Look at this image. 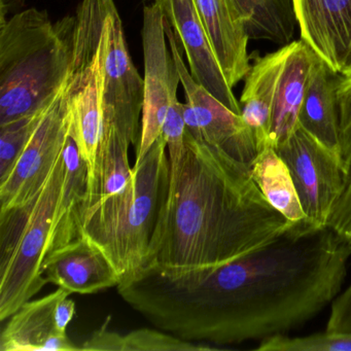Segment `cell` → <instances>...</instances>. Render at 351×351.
Returning a JSON list of instances; mask_svg holds the SVG:
<instances>
[{
  "mask_svg": "<svg viewBox=\"0 0 351 351\" xmlns=\"http://www.w3.org/2000/svg\"><path fill=\"white\" fill-rule=\"evenodd\" d=\"M351 250L307 219L217 268L184 276L138 271L118 293L156 328L191 342L264 340L303 326L342 289Z\"/></svg>",
  "mask_w": 351,
  "mask_h": 351,
  "instance_id": "1",
  "label": "cell"
},
{
  "mask_svg": "<svg viewBox=\"0 0 351 351\" xmlns=\"http://www.w3.org/2000/svg\"><path fill=\"white\" fill-rule=\"evenodd\" d=\"M186 145L141 269L171 278L227 264L293 223L269 203L247 165L186 129Z\"/></svg>",
  "mask_w": 351,
  "mask_h": 351,
  "instance_id": "2",
  "label": "cell"
},
{
  "mask_svg": "<svg viewBox=\"0 0 351 351\" xmlns=\"http://www.w3.org/2000/svg\"><path fill=\"white\" fill-rule=\"evenodd\" d=\"M75 36L77 16L53 23L36 8L0 22V125L54 101L73 71Z\"/></svg>",
  "mask_w": 351,
  "mask_h": 351,
  "instance_id": "3",
  "label": "cell"
},
{
  "mask_svg": "<svg viewBox=\"0 0 351 351\" xmlns=\"http://www.w3.org/2000/svg\"><path fill=\"white\" fill-rule=\"evenodd\" d=\"M169 182V159L162 134L145 157L134 164L124 190L80 207L77 237L93 244L108 258L120 282L145 265Z\"/></svg>",
  "mask_w": 351,
  "mask_h": 351,
  "instance_id": "4",
  "label": "cell"
},
{
  "mask_svg": "<svg viewBox=\"0 0 351 351\" xmlns=\"http://www.w3.org/2000/svg\"><path fill=\"white\" fill-rule=\"evenodd\" d=\"M63 152L38 194L0 211V320L5 322L48 281L43 263L50 252L64 182Z\"/></svg>",
  "mask_w": 351,
  "mask_h": 351,
  "instance_id": "5",
  "label": "cell"
},
{
  "mask_svg": "<svg viewBox=\"0 0 351 351\" xmlns=\"http://www.w3.org/2000/svg\"><path fill=\"white\" fill-rule=\"evenodd\" d=\"M274 149L291 171L308 221L328 227L348 174L340 156L300 126Z\"/></svg>",
  "mask_w": 351,
  "mask_h": 351,
  "instance_id": "6",
  "label": "cell"
},
{
  "mask_svg": "<svg viewBox=\"0 0 351 351\" xmlns=\"http://www.w3.org/2000/svg\"><path fill=\"white\" fill-rule=\"evenodd\" d=\"M165 32L186 94L184 118L186 131L198 141L252 167L258 155V147L241 114L232 112L195 81L184 64L176 32L166 18Z\"/></svg>",
  "mask_w": 351,
  "mask_h": 351,
  "instance_id": "7",
  "label": "cell"
},
{
  "mask_svg": "<svg viewBox=\"0 0 351 351\" xmlns=\"http://www.w3.org/2000/svg\"><path fill=\"white\" fill-rule=\"evenodd\" d=\"M71 121L66 83L45 112L11 171L0 180V211L21 206L38 194L64 149Z\"/></svg>",
  "mask_w": 351,
  "mask_h": 351,
  "instance_id": "8",
  "label": "cell"
},
{
  "mask_svg": "<svg viewBox=\"0 0 351 351\" xmlns=\"http://www.w3.org/2000/svg\"><path fill=\"white\" fill-rule=\"evenodd\" d=\"M141 38L145 58V102L135 163L145 157L161 136L170 104L178 95L180 83L178 66L168 48L165 17L155 3L143 8Z\"/></svg>",
  "mask_w": 351,
  "mask_h": 351,
  "instance_id": "9",
  "label": "cell"
},
{
  "mask_svg": "<svg viewBox=\"0 0 351 351\" xmlns=\"http://www.w3.org/2000/svg\"><path fill=\"white\" fill-rule=\"evenodd\" d=\"M143 102L145 81L129 55L122 20L114 5L108 20V46L104 61V122L116 125L136 147L141 139Z\"/></svg>",
  "mask_w": 351,
  "mask_h": 351,
  "instance_id": "10",
  "label": "cell"
},
{
  "mask_svg": "<svg viewBox=\"0 0 351 351\" xmlns=\"http://www.w3.org/2000/svg\"><path fill=\"white\" fill-rule=\"evenodd\" d=\"M176 32L190 65V73L197 83L204 87L232 112L241 114L236 99L215 57L206 30L199 17L194 0H153Z\"/></svg>",
  "mask_w": 351,
  "mask_h": 351,
  "instance_id": "11",
  "label": "cell"
},
{
  "mask_svg": "<svg viewBox=\"0 0 351 351\" xmlns=\"http://www.w3.org/2000/svg\"><path fill=\"white\" fill-rule=\"evenodd\" d=\"M301 38L336 73L351 56V0H291Z\"/></svg>",
  "mask_w": 351,
  "mask_h": 351,
  "instance_id": "12",
  "label": "cell"
},
{
  "mask_svg": "<svg viewBox=\"0 0 351 351\" xmlns=\"http://www.w3.org/2000/svg\"><path fill=\"white\" fill-rule=\"evenodd\" d=\"M43 274L48 283L79 295L95 293L120 283L108 258L82 237L52 250L43 263Z\"/></svg>",
  "mask_w": 351,
  "mask_h": 351,
  "instance_id": "13",
  "label": "cell"
},
{
  "mask_svg": "<svg viewBox=\"0 0 351 351\" xmlns=\"http://www.w3.org/2000/svg\"><path fill=\"white\" fill-rule=\"evenodd\" d=\"M69 291L58 287L40 299L26 302L8 318L0 334V351L81 350L58 330L56 308Z\"/></svg>",
  "mask_w": 351,
  "mask_h": 351,
  "instance_id": "14",
  "label": "cell"
},
{
  "mask_svg": "<svg viewBox=\"0 0 351 351\" xmlns=\"http://www.w3.org/2000/svg\"><path fill=\"white\" fill-rule=\"evenodd\" d=\"M215 57L230 87L247 75L250 65L245 24L234 0H194Z\"/></svg>",
  "mask_w": 351,
  "mask_h": 351,
  "instance_id": "15",
  "label": "cell"
},
{
  "mask_svg": "<svg viewBox=\"0 0 351 351\" xmlns=\"http://www.w3.org/2000/svg\"><path fill=\"white\" fill-rule=\"evenodd\" d=\"M285 58L277 77L269 145L276 149L299 126V114L307 91L316 54L303 40L285 46Z\"/></svg>",
  "mask_w": 351,
  "mask_h": 351,
  "instance_id": "16",
  "label": "cell"
},
{
  "mask_svg": "<svg viewBox=\"0 0 351 351\" xmlns=\"http://www.w3.org/2000/svg\"><path fill=\"white\" fill-rule=\"evenodd\" d=\"M341 75L316 55L299 114V126L340 157V117L337 91L342 79Z\"/></svg>",
  "mask_w": 351,
  "mask_h": 351,
  "instance_id": "17",
  "label": "cell"
},
{
  "mask_svg": "<svg viewBox=\"0 0 351 351\" xmlns=\"http://www.w3.org/2000/svg\"><path fill=\"white\" fill-rule=\"evenodd\" d=\"M285 46L254 61L245 77L240 97L241 117L254 134L258 153L269 145L277 77L285 58Z\"/></svg>",
  "mask_w": 351,
  "mask_h": 351,
  "instance_id": "18",
  "label": "cell"
},
{
  "mask_svg": "<svg viewBox=\"0 0 351 351\" xmlns=\"http://www.w3.org/2000/svg\"><path fill=\"white\" fill-rule=\"evenodd\" d=\"M130 141L112 123L104 122V132L95 164L88 174L85 198L82 204L121 192L132 176L129 164Z\"/></svg>",
  "mask_w": 351,
  "mask_h": 351,
  "instance_id": "19",
  "label": "cell"
},
{
  "mask_svg": "<svg viewBox=\"0 0 351 351\" xmlns=\"http://www.w3.org/2000/svg\"><path fill=\"white\" fill-rule=\"evenodd\" d=\"M252 180L275 209L291 223L307 219L291 171L273 147L258 153L250 167Z\"/></svg>",
  "mask_w": 351,
  "mask_h": 351,
  "instance_id": "20",
  "label": "cell"
},
{
  "mask_svg": "<svg viewBox=\"0 0 351 351\" xmlns=\"http://www.w3.org/2000/svg\"><path fill=\"white\" fill-rule=\"evenodd\" d=\"M248 36L285 46L293 42L295 32L291 0H234Z\"/></svg>",
  "mask_w": 351,
  "mask_h": 351,
  "instance_id": "21",
  "label": "cell"
},
{
  "mask_svg": "<svg viewBox=\"0 0 351 351\" xmlns=\"http://www.w3.org/2000/svg\"><path fill=\"white\" fill-rule=\"evenodd\" d=\"M49 106L38 114L0 125V180L9 174L19 159Z\"/></svg>",
  "mask_w": 351,
  "mask_h": 351,
  "instance_id": "22",
  "label": "cell"
},
{
  "mask_svg": "<svg viewBox=\"0 0 351 351\" xmlns=\"http://www.w3.org/2000/svg\"><path fill=\"white\" fill-rule=\"evenodd\" d=\"M258 351H351V335L324 332L306 337L285 335L261 340Z\"/></svg>",
  "mask_w": 351,
  "mask_h": 351,
  "instance_id": "23",
  "label": "cell"
},
{
  "mask_svg": "<svg viewBox=\"0 0 351 351\" xmlns=\"http://www.w3.org/2000/svg\"><path fill=\"white\" fill-rule=\"evenodd\" d=\"M121 351H200L213 350L206 344H195L159 328H138L121 335Z\"/></svg>",
  "mask_w": 351,
  "mask_h": 351,
  "instance_id": "24",
  "label": "cell"
},
{
  "mask_svg": "<svg viewBox=\"0 0 351 351\" xmlns=\"http://www.w3.org/2000/svg\"><path fill=\"white\" fill-rule=\"evenodd\" d=\"M170 164V180H173L180 170L186 153V123L184 118V104H180L178 95L172 98L162 130Z\"/></svg>",
  "mask_w": 351,
  "mask_h": 351,
  "instance_id": "25",
  "label": "cell"
},
{
  "mask_svg": "<svg viewBox=\"0 0 351 351\" xmlns=\"http://www.w3.org/2000/svg\"><path fill=\"white\" fill-rule=\"evenodd\" d=\"M337 97L340 117L341 158L348 170L351 163V75H342Z\"/></svg>",
  "mask_w": 351,
  "mask_h": 351,
  "instance_id": "26",
  "label": "cell"
},
{
  "mask_svg": "<svg viewBox=\"0 0 351 351\" xmlns=\"http://www.w3.org/2000/svg\"><path fill=\"white\" fill-rule=\"evenodd\" d=\"M328 227L351 250V163L346 186L332 211Z\"/></svg>",
  "mask_w": 351,
  "mask_h": 351,
  "instance_id": "27",
  "label": "cell"
},
{
  "mask_svg": "<svg viewBox=\"0 0 351 351\" xmlns=\"http://www.w3.org/2000/svg\"><path fill=\"white\" fill-rule=\"evenodd\" d=\"M326 330L351 335V285L332 301Z\"/></svg>",
  "mask_w": 351,
  "mask_h": 351,
  "instance_id": "28",
  "label": "cell"
},
{
  "mask_svg": "<svg viewBox=\"0 0 351 351\" xmlns=\"http://www.w3.org/2000/svg\"><path fill=\"white\" fill-rule=\"evenodd\" d=\"M108 322L110 317L99 330L94 332L93 335L84 343L81 350L121 351V335L108 330Z\"/></svg>",
  "mask_w": 351,
  "mask_h": 351,
  "instance_id": "29",
  "label": "cell"
},
{
  "mask_svg": "<svg viewBox=\"0 0 351 351\" xmlns=\"http://www.w3.org/2000/svg\"><path fill=\"white\" fill-rule=\"evenodd\" d=\"M69 295H71L69 293L63 295L59 300L56 308L57 326L58 330L64 334H67V326L75 314V302L73 299H69Z\"/></svg>",
  "mask_w": 351,
  "mask_h": 351,
  "instance_id": "30",
  "label": "cell"
},
{
  "mask_svg": "<svg viewBox=\"0 0 351 351\" xmlns=\"http://www.w3.org/2000/svg\"><path fill=\"white\" fill-rule=\"evenodd\" d=\"M26 0H0V22L5 21L10 15L22 11Z\"/></svg>",
  "mask_w": 351,
  "mask_h": 351,
  "instance_id": "31",
  "label": "cell"
},
{
  "mask_svg": "<svg viewBox=\"0 0 351 351\" xmlns=\"http://www.w3.org/2000/svg\"><path fill=\"white\" fill-rule=\"evenodd\" d=\"M341 75H344V77L351 75V56L349 57L348 61H347L346 65H345L344 69H343Z\"/></svg>",
  "mask_w": 351,
  "mask_h": 351,
  "instance_id": "32",
  "label": "cell"
}]
</instances>
